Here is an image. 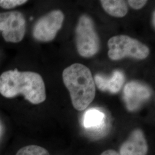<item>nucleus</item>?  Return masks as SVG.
<instances>
[{
  "mask_svg": "<svg viewBox=\"0 0 155 155\" xmlns=\"http://www.w3.org/2000/svg\"><path fill=\"white\" fill-rule=\"evenodd\" d=\"M0 94L6 98L19 94L33 104H39L46 99L45 82L36 72L19 71L17 69L3 72L0 75Z\"/></svg>",
  "mask_w": 155,
  "mask_h": 155,
  "instance_id": "1",
  "label": "nucleus"
},
{
  "mask_svg": "<svg viewBox=\"0 0 155 155\" xmlns=\"http://www.w3.org/2000/svg\"><path fill=\"white\" fill-rule=\"evenodd\" d=\"M62 76L74 107L78 111L86 109L95 95V84L90 69L82 64L75 63L67 67Z\"/></svg>",
  "mask_w": 155,
  "mask_h": 155,
  "instance_id": "2",
  "label": "nucleus"
},
{
  "mask_svg": "<svg viewBox=\"0 0 155 155\" xmlns=\"http://www.w3.org/2000/svg\"><path fill=\"white\" fill-rule=\"evenodd\" d=\"M108 56L113 61L129 56L143 60L148 57L150 50L147 46L127 35L113 36L108 41Z\"/></svg>",
  "mask_w": 155,
  "mask_h": 155,
  "instance_id": "3",
  "label": "nucleus"
},
{
  "mask_svg": "<svg viewBox=\"0 0 155 155\" xmlns=\"http://www.w3.org/2000/svg\"><path fill=\"white\" fill-rule=\"evenodd\" d=\"M75 40L78 53L83 57H91L99 51L100 40L93 21L88 16L80 17L75 29Z\"/></svg>",
  "mask_w": 155,
  "mask_h": 155,
  "instance_id": "4",
  "label": "nucleus"
},
{
  "mask_svg": "<svg viewBox=\"0 0 155 155\" xmlns=\"http://www.w3.org/2000/svg\"><path fill=\"white\" fill-rule=\"evenodd\" d=\"M25 29V19L20 12L0 13V31L6 41L15 43L21 41Z\"/></svg>",
  "mask_w": 155,
  "mask_h": 155,
  "instance_id": "5",
  "label": "nucleus"
},
{
  "mask_svg": "<svg viewBox=\"0 0 155 155\" xmlns=\"http://www.w3.org/2000/svg\"><path fill=\"white\" fill-rule=\"evenodd\" d=\"M64 18V14L59 10L51 12L41 17L33 27V37L39 41L52 40L61 28Z\"/></svg>",
  "mask_w": 155,
  "mask_h": 155,
  "instance_id": "6",
  "label": "nucleus"
},
{
  "mask_svg": "<svg viewBox=\"0 0 155 155\" xmlns=\"http://www.w3.org/2000/svg\"><path fill=\"white\" fill-rule=\"evenodd\" d=\"M150 87L143 83L136 81L127 83L124 90V98L129 110L139 109L151 95Z\"/></svg>",
  "mask_w": 155,
  "mask_h": 155,
  "instance_id": "7",
  "label": "nucleus"
},
{
  "mask_svg": "<svg viewBox=\"0 0 155 155\" xmlns=\"http://www.w3.org/2000/svg\"><path fill=\"white\" fill-rule=\"evenodd\" d=\"M148 152V146L144 133L137 129L122 143L119 153L120 155H147Z\"/></svg>",
  "mask_w": 155,
  "mask_h": 155,
  "instance_id": "8",
  "label": "nucleus"
},
{
  "mask_svg": "<svg viewBox=\"0 0 155 155\" xmlns=\"http://www.w3.org/2000/svg\"><path fill=\"white\" fill-rule=\"evenodd\" d=\"M94 81L100 90L117 93L121 90L124 83L125 76L122 71L116 70L109 78L102 74H97L94 77Z\"/></svg>",
  "mask_w": 155,
  "mask_h": 155,
  "instance_id": "9",
  "label": "nucleus"
},
{
  "mask_svg": "<svg viewBox=\"0 0 155 155\" xmlns=\"http://www.w3.org/2000/svg\"><path fill=\"white\" fill-rule=\"evenodd\" d=\"M104 9L109 15L116 17H122L127 14V4L121 0H102L101 1Z\"/></svg>",
  "mask_w": 155,
  "mask_h": 155,
  "instance_id": "10",
  "label": "nucleus"
},
{
  "mask_svg": "<svg viewBox=\"0 0 155 155\" xmlns=\"http://www.w3.org/2000/svg\"><path fill=\"white\" fill-rule=\"evenodd\" d=\"M105 114L96 109L87 111L83 116V126L89 129H99L104 125Z\"/></svg>",
  "mask_w": 155,
  "mask_h": 155,
  "instance_id": "11",
  "label": "nucleus"
},
{
  "mask_svg": "<svg viewBox=\"0 0 155 155\" xmlns=\"http://www.w3.org/2000/svg\"><path fill=\"white\" fill-rule=\"evenodd\" d=\"M16 155H50L48 150L38 145H31L19 150Z\"/></svg>",
  "mask_w": 155,
  "mask_h": 155,
  "instance_id": "12",
  "label": "nucleus"
},
{
  "mask_svg": "<svg viewBox=\"0 0 155 155\" xmlns=\"http://www.w3.org/2000/svg\"><path fill=\"white\" fill-rule=\"evenodd\" d=\"M27 2V0H0V7L9 9Z\"/></svg>",
  "mask_w": 155,
  "mask_h": 155,
  "instance_id": "13",
  "label": "nucleus"
},
{
  "mask_svg": "<svg viewBox=\"0 0 155 155\" xmlns=\"http://www.w3.org/2000/svg\"><path fill=\"white\" fill-rule=\"evenodd\" d=\"M147 2V1H144V0L128 1V4H129V5L130 6V7L136 10H138L144 7V6L146 4Z\"/></svg>",
  "mask_w": 155,
  "mask_h": 155,
  "instance_id": "14",
  "label": "nucleus"
},
{
  "mask_svg": "<svg viewBox=\"0 0 155 155\" xmlns=\"http://www.w3.org/2000/svg\"><path fill=\"white\" fill-rule=\"evenodd\" d=\"M101 155H120L118 152L113 150H106L102 152Z\"/></svg>",
  "mask_w": 155,
  "mask_h": 155,
  "instance_id": "15",
  "label": "nucleus"
},
{
  "mask_svg": "<svg viewBox=\"0 0 155 155\" xmlns=\"http://www.w3.org/2000/svg\"><path fill=\"white\" fill-rule=\"evenodd\" d=\"M155 11L153 12V16H152V24H153V27H155Z\"/></svg>",
  "mask_w": 155,
  "mask_h": 155,
  "instance_id": "16",
  "label": "nucleus"
},
{
  "mask_svg": "<svg viewBox=\"0 0 155 155\" xmlns=\"http://www.w3.org/2000/svg\"><path fill=\"white\" fill-rule=\"evenodd\" d=\"M1 126H0V133H1Z\"/></svg>",
  "mask_w": 155,
  "mask_h": 155,
  "instance_id": "17",
  "label": "nucleus"
}]
</instances>
